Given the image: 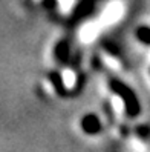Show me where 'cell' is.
Listing matches in <instances>:
<instances>
[{
	"label": "cell",
	"instance_id": "obj_1",
	"mask_svg": "<svg viewBox=\"0 0 150 152\" xmlns=\"http://www.w3.org/2000/svg\"><path fill=\"white\" fill-rule=\"evenodd\" d=\"M115 88H117L118 94L121 95L122 102L126 103V109H127L129 115H136L138 114V102H136V98L133 97V94H132L129 89H126V88H121V86H115Z\"/></svg>",
	"mask_w": 150,
	"mask_h": 152
},
{
	"label": "cell",
	"instance_id": "obj_2",
	"mask_svg": "<svg viewBox=\"0 0 150 152\" xmlns=\"http://www.w3.org/2000/svg\"><path fill=\"white\" fill-rule=\"evenodd\" d=\"M83 128H84L87 132L93 134V132H96V131L100 129V123L96 121L95 117H87V118H84V121H83Z\"/></svg>",
	"mask_w": 150,
	"mask_h": 152
},
{
	"label": "cell",
	"instance_id": "obj_3",
	"mask_svg": "<svg viewBox=\"0 0 150 152\" xmlns=\"http://www.w3.org/2000/svg\"><path fill=\"white\" fill-rule=\"evenodd\" d=\"M138 37L146 43H150V28H139L138 29Z\"/></svg>",
	"mask_w": 150,
	"mask_h": 152
}]
</instances>
